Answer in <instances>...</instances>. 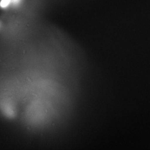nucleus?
I'll return each mask as SVG.
<instances>
[{
    "label": "nucleus",
    "mask_w": 150,
    "mask_h": 150,
    "mask_svg": "<svg viewBox=\"0 0 150 150\" xmlns=\"http://www.w3.org/2000/svg\"><path fill=\"white\" fill-rule=\"evenodd\" d=\"M11 0H1L0 2V6L2 8H5L10 5Z\"/></svg>",
    "instance_id": "nucleus-1"
},
{
    "label": "nucleus",
    "mask_w": 150,
    "mask_h": 150,
    "mask_svg": "<svg viewBox=\"0 0 150 150\" xmlns=\"http://www.w3.org/2000/svg\"><path fill=\"white\" fill-rule=\"evenodd\" d=\"M20 0H11V1H12L13 3H14V4H17V3H18V2H20Z\"/></svg>",
    "instance_id": "nucleus-2"
}]
</instances>
